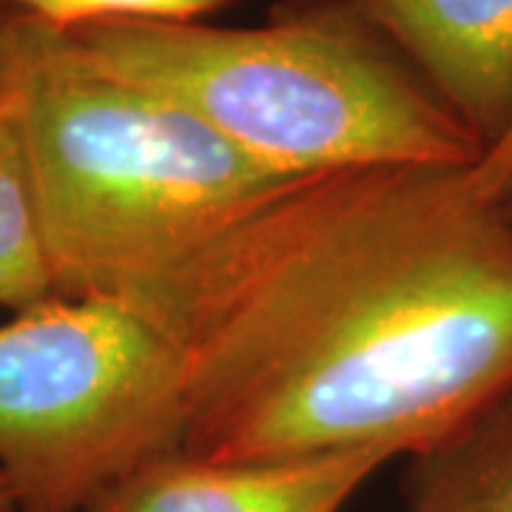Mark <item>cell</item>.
Listing matches in <instances>:
<instances>
[{
    "label": "cell",
    "instance_id": "12",
    "mask_svg": "<svg viewBox=\"0 0 512 512\" xmlns=\"http://www.w3.org/2000/svg\"><path fill=\"white\" fill-rule=\"evenodd\" d=\"M0 512H18L15 501H12V495L6 493V487H3V481H0Z\"/></svg>",
    "mask_w": 512,
    "mask_h": 512
},
{
    "label": "cell",
    "instance_id": "1",
    "mask_svg": "<svg viewBox=\"0 0 512 512\" xmlns=\"http://www.w3.org/2000/svg\"><path fill=\"white\" fill-rule=\"evenodd\" d=\"M467 168L285 180L111 299L177 356V453L416 458L510 399L512 217Z\"/></svg>",
    "mask_w": 512,
    "mask_h": 512
},
{
    "label": "cell",
    "instance_id": "9",
    "mask_svg": "<svg viewBox=\"0 0 512 512\" xmlns=\"http://www.w3.org/2000/svg\"><path fill=\"white\" fill-rule=\"evenodd\" d=\"M23 18L52 32H74L117 20H157L185 23L202 20L225 9L231 0H3Z\"/></svg>",
    "mask_w": 512,
    "mask_h": 512
},
{
    "label": "cell",
    "instance_id": "11",
    "mask_svg": "<svg viewBox=\"0 0 512 512\" xmlns=\"http://www.w3.org/2000/svg\"><path fill=\"white\" fill-rule=\"evenodd\" d=\"M32 20L23 18L12 6L0 0V111L12 106L20 86V74L26 63V43H29Z\"/></svg>",
    "mask_w": 512,
    "mask_h": 512
},
{
    "label": "cell",
    "instance_id": "13",
    "mask_svg": "<svg viewBox=\"0 0 512 512\" xmlns=\"http://www.w3.org/2000/svg\"><path fill=\"white\" fill-rule=\"evenodd\" d=\"M504 208H507V214H510V217H512V202H507V205H504Z\"/></svg>",
    "mask_w": 512,
    "mask_h": 512
},
{
    "label": "cell",
    "instance_id": "5",
    "mask_svg": "<svg viewBox=\"0 0 512 512\" xmlns=\"http://www.w3.org/2000/svg\"><path fill=\"white\" fill-rule=\"evenodd\" d=\"M393 43L473 131L481 151L512 120V0H330Z\"/></svg>",
    "mask_w": 512,
    "mask_h": 512
},
{
    "label": "cell",
    "instance_id": "2",
    "mask_svg": "<svg viewBox=\"0 0 512 512\" xmlns=\"http://www.w3.org/2000/svg\"><path fill=\"white\" fill-rule=\"evenodd\" d=\"M60 35L282 177L467 168L481 154L419 74L339 6L262 26L117 20Z\"/></svg>",
    "mask_w": 512,
    "mask_h": 512
},
{
    "label": "cell",
    "instance_id": "6",
    "mask_svg": "<svg viewBox=\"0 0 512 512\" xmlns=\"http://www.w3.org/2000/svg\"><path fill=\"white\" fill-rule=\"evenodd\" d=\"M387 450H336L268 461L154 458L86 512H342L393 461Z\"/></svg>",
    "mask_w": 512,
    "mask_h": 512
},
{
    "label": "cell",
    "instance_id": "4",
    "mask_svg": "<svg viewBox=\"0 0 512 512\" xmlns=\"http://www.w3.org/2000/svg\"><path fill=\"white\" fill-rule=\"evenodd\" d=\"M180 433L177 356L137 313L55 296L0 325V481L18 512H86Z\"/></svg>",
    "mask_w": 512,
    "mask_h": 512
},
{
    "label": "cell",
    "instance_id": "8",
    "mask_svg": "<svg viewBox=\"0 0 512 512\" xmlns=\"http://www.w3.org/2000/svg\"><path fill=\"white\" fill-rule=\"evenodd\" d=\"M55 296V271L12 100V106L0 111V308L18 313Z\"/></svg>",
    "mask_w": 512,
    "mask_h": 512
},
{
    "label": "cell",
    "instance_id": "10",
    "mask_svg": "<svg viewBox=\"0 0 512 512\" xmlns=\"http://www.w3.org/2000/svg\"><path fill=\"white\" fill-rule=\"evenodd\" d=\"M467 180L476 188L478 197L487 202H512V120L501 131V137L484 148L476 163L467 168Z\"/></svg>",
    "mask_w": 512,
    "mask_h": 512
},
{
    "label": "cell",
    "instance_id": "7",
    "mask_svg": "<svg viewBox=\"0 0 512 512\" xmlns=\"http://www.w3.org/2000/svg\"><path fill=\"white\" fill-rule=\"evenodd\" d=\"M407 512H512V396L416 456Z\"/></svg>",
    "mask_w": 512,
    "mask_h": 512
},
{
    "label": "cell",
    "instance_id": "3",
    "mask_svg": "<svg viewBox=\"0 0 512 512\" xmlns=\"http://www.w3.org/2000/svg\"><path fill=\"white\" fill-rule=\"evenodd\" d=\"M57 296L111 302L282 177L32 20L15 97Z\"/></svg>",
    "mask_w": 512,
    "mask_h": 512
}]
</instances>
